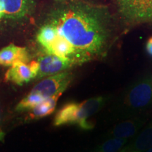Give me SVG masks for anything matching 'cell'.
Masks as SVG:
<instances>
[{
    "label": "cell",
    "mask_w": 152,
    "mask_h": 152,
    "mask_svg": "<svg viewBox=\"0 0 152 152\" xmlns=\"http://www.w3.org/2000/svg\"><path fill=\"white\" fill-rule=\"evenodd\" d=\"M152 147V121L146 124L141 130L118 152H145Z\"/></svg>",
    "instance_id": "9c48e42d"
},
{
    "label": "cell",
    "mask_w": 152,
    "mask_h": 152,
    "mask_svg": "<svg viewBox=\"0 0 152 152\" xmlns=\"http://www.w3.org/2000/svg\"><path fill=\"white\" fill-rule=\"evenodd\" d=\"M56 37V28L52 23L47 22L43 25L39 30L37 39L39 45L43 47L45 50L50 46Z\"/></svg>",
    "instance_id": "4fadbf2b"
},
{
    "label": "cell",
    "mask_w": 152,
    "mask_h": 152,
    "mask_svg": "<svg viewBox=\"0 0 152 152\" xmlns=\"http://www.w3.org/2000/svg\"><path fill=\"white\" fill-rule=\"evenodd\" d=\"M126 139L109 138L93 149L90 152H118L125 144L128 143Z\"/></svg>",
    "instance_id": "5bb4252c"
},
{
    "label": "cell",
    "mask_w": 152,
    "mask_h": 152,
    "mask_svg": "<svg viewBox=\"0 0 152 152\" xmlns=\"http://www.w3.org/2000/svg\"><path fill=\"white\" fill-rule=\"evenodd\" d=\"M28 54L26 48L10 45L0 50V65L11 66L18 61L28 62Z\"/></svg>",
    "instance_id": "30bf717a"
},
{
    "label": "cell",
    "mask_w": 152,
    "mask_h": 152,
    "mask_svg": "<svg viewBox=\"0 0 152 152\" xmlns=\"http://www.w3.org/2000/svg\"><path fill=\"white\" fill-rule=\"evenodd\" d=\"M51 12L48 21L56 36L75 51L77 64H84L102 55L109 45L111 14L107 7L86 0H62Z\"/></svg>",
    "instance_id": "6da1fadb"
},
{
    "label": "cell",
    "mask_w": 152,
    "mask_h": 152,
    "mask_svg": "<svg viewBox=\"0 0 152 152\" xmlns=\"http://www.w3.org/2000/svg\"><path fill=\"white\" fill-rule=\"evenodd\" d=\"M118 7V11L122 18L126 22L129 23L137 4L139 0H114Z\"/></svg>",
    "instance_id": "9a60e30c"
},
{
    "label": "cell",
    "mask_w": 152,
    "mask_h": 152,
    "mask_svg": "<svg viewBox=\"0 0 152 152\" xmlns=\"http://www.w3.org/2000/svg\"><path fill=\"white\" fill-rule=\"evenodd\" d=\"M146 49L149 55L152 56V37L149 38L146 44Z\"/></svg>",
    "instance_id": "e0dca14e"
},
{
    "label": "cell",
    "mask_w": 152,
    "mask_h": 152,
    "mask_svg": "<svg viewBox=\"0 0 152 152\" xmlns=\"http://www.w3.org/2000/svg\"><path fill=\"white\" fill-rule=\"evenodd\" d=\"M59 97L60 96H54L45 99L41 103L31 109L30 117L33 119H36L50 115L55 110L56 102Z\"/></svg>",
    "instance_id": "7c38bea8"
},
{
    "label": "cell",
    "mask_w": 152,
    "mask_h": 152,
    "mask_svg": "<svg viewBox=\"0 0 152 152\" xmlns=\"http://www.w3.org/2000/svg\"><path fill=\"white\" fill-rule=\"evenodd\" d=\"M37 62L38 64L37 79L61 73L74 66L71 61L47 53L39 57Z\"/></svg>",
    "instance_id": "52a82bcc"
},
{
    "label": "cell",
    "mask_w": 152,
    "mask_h": 152,
    "mask_svg": "<svg viewBox=\"0 0 152 152\" xmlns=\"http://www.w3.org/2000/svg\"><path fill=\"white\" fill-rule=\"evenodd\" d=\"M35 6L34 0H0V20L27 17L33 12Z\"/></svg>",
    "instance_id": "8992f818"
},
{
    "label": "cell",
    "mask_w": 152,
    "mask_h": 152,
    "mask_svg": "<svg viewBox=\"0 0 152 152\" xmlns=\"http://www.w3.org/2000/svg\"><path fill=\"white\" fill-rule=\"evenodd\" d=\"M151 23H152V18H151Z\"/></svg>",
    "instance_id": "ffe728a7"
},
{
    "label": "cell",
    "mask_w": 152,
    "mask_h": 152,
    "mask_svg": "<svg viewBox=\"0 0 152 152\" xmlns=\"http://www.w3.org/2000/svg\"><path fill=\"white\" fill-rule=\"evenodd\" d=\"M73 79V73L67 71L48 76L39 82L30 92L37 93L45 99L61 96L68 88Z\"/></svg>",
    "instance_id": "277c9868"
},
{
    "label": "cell",
    "mask_w": 152,
    "mask_h": 152,
    "mask_svg": "<svg viewBox=\"0 0 152 152\" xmlns=\"http://www.w3.org/2000/svg\"><path fill=\"white\" fill-rule=\"evenodd\" d=\"M145 152H152V147L150 148V149H149L147 150V151H146Z\"/></svg>",
    "instance_id": "ac0fdd59"
},
{
    "label": "cell",
    "mask_w": 152,
    "mask_h": 152,
    "mask_svg": "<svg viewBox=\"0 0 152 152\" xmlns=\"http://www.w3.org/2000/svg\"><path fill=\"white\" fill-rule=\"evenodd\" d=\"M54 1H61L62 0H54Z\"/></svg>",
    "instance_id": "d6986e66"
},
{
    "label": "cell",
    "mask_w": 152,
    "mask_h": 152,
    "mask_svg": "<svg viewBox=\"0 0 152 152\" xmlns=\"http://www.w3.org/2000/svg\"><path fill=\"white\" fill-rule=\"evenodd\" d=\"M152 106V74L133 82L115 104V112L120 121L142 115Z\"/></svg>",
    "instance_id": "7a4b0ae2"
},
{
    "label": "cell",
    "mask_w": 152,
    "mask_h": 152,
    "mask_svg": "<svg viewBox=\"0 0 152 152\" xmlns=\"http://www.w3.org/2000/svg\"><path fill=\"white\" fill-rule=\"evenodd\" d=\"M38 72L37 61L28 64V62L18 61L11 66L6 74V78L15 84L22 85L36 78Z\"/></svg>",
    "instance_id": "ba28073f"
},
{
    "label": "cell",
    "mask_w": 152,
    "mask_h": 152,
    "mask_svg": "<svg viewBox=\"0 0 152 152\" xmlns=\"http://www.w3.org/2000/svg\"><path fill=\"white\" fill-rule=\"evenodd\" d=\"M152 18V0H139L129 23H151Z\"/></svg>",
    "instance_id": "8fae6325"
},
{
    "label": "cell",
    "mask_w": 152,
    "mask_h": 152,
    "mask_svg": "<svg viewBox=\"0 0 152 152\" xmlns=\"http://www.w3.org/2000/svg\"><path fill=\"white\" fill-rule=\"evenodd\" d=\"M45 99L43 96L37 93L30 92L29 94L27 95L26 97L23 99L19 102V104L16 106V110L17 111L31 110Z\"/></svg>",
    "instance_id": "2e32d148"
},
{
    "label": "cell",
    "mask_w": 152,
    "mask_h": 152,
    "mask_svg": "<svg viewBox=\"0 0 152 152\" xmlns=\"http://www.w3.org/2000/svg\"><path fill=\"white\" fill-rule=\"evenodd\" d=\"M147 118L143 115H136L121 120L106 134L105 138L126 139L133 138L147 124Z\"/></svg>",
    "instance_id": "5b68a950"
},
{
    "label": "cell",
    "mask_w": 152,
    "mask_h": 152,
    "mask_svg": "<svg viewBox=\"0 0 152 152\" xmlns=\"http://www.w3.org/2000/svg\"><path fill=\"white\" fill-rule=\"evenodd\" d=\"M109 96H98L81 102H70L62 106L54 119V126L77 125L83 130L93 128L94 124L89 118L98 113L109 102Z\"/></svg>",
    "instance_id": "3957f363"
}]
</instances>
